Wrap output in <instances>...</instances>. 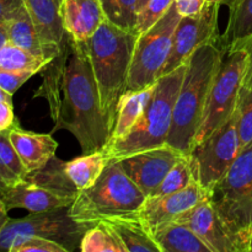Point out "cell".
Returning <instances> with one entry per match:
<instances>
[{"instance_id":"obj_3","label":"cell","mask_w":252,"mask_h":252,"mask_svg":"<svg viewBox=\"0 0 252 252\" xmlns=\"http://www.w3.org/2000/svg\"><path fill=\"white\" fill-rule=\"evenodd\" d=\"M139 34L105 20L85 42L101 107L115 127L117 105L127 88L135 43Z\"/></svg>"},{"instance_id":"obj_39","label":"cell","mask_w":252,"mask_h":252,"mask_svg":"<svg viewBox=\"0 0 252 252\" xmlns=\"http://www.w3.org/2000/svg\"><path fill=\"white\" fill-rule=\"evenodd\" d=\"M7 208L5 207V203L2 202L1 197H0V233L4 229V226L6 225L7 220H9V216H7Z\"/></svg>"},{"instance_id":"obj_18","label":"cell","mask_w":252,"mask_h":252,"mask_svg":"<svg viewBox=\"0 0 252 252\" xmlns=\"http://www.w3.org/2000/svg\"><path fill=\"white\" fill-rule=\"evenodd\" d=\"M10 140L29 174L46 166L56 157L58 148V143L51 134L27 132L19 125L10 129Z\"/></svg>"},{"instance_id":"obj_4","label":"cell","mask_w":252,"mask_h":252,"mask_svg":"<svg viewBox=\"0 0 252 252\" xmlns=\"http://www.w3.org/2000/svg\"><path fill=\"white\" fill-rule=\"evenodd\" d=\"M185 71L186 64L158 79L150 100L134 127L122 139L106 145L105 152L110 160H120L135 153L166 145Z\"/></svg>"},{"instance_id":"obj_21","label":"cell","mask_w":252,"mask_h":252,"mask_svg":"<svg viewBox=\"0 0 252 252\" xmlns=\"http://www.w3.org/2000/svg\"><path fill=\"white\" fill-rule=\"evenodd\" d=\"M154 86L155 84L149 88L143 89V90H130L123 93L120 101H118L116 123L108 144L122 139L134 127L137 121L142 116L148 101L150 100Z\"/></svg>"},{"instance_id":"obj_7","label":"cell","mask_w":252,"mask_h":252,"mask_svg":"<svg viewBox=\"0 0 252 252\" xmlns=\"http://www.w3.org/2000/svg\"><path fill=\"white\" fill-rule=\"evenodd\" d=\"M246 59V52L241 47L225 51L209 89L201 125L194 138V145L203 142L234 115L239 91L243 85Z\"/></svg>"},{"instance_id":"obj_9","label":"cell","mask_w":252,"mask_h":252,"mask_svg":"<svg viewBox=\"0 0 252 252\" xmlns=\"http://www.w3.org/2000/svg\"><path fill=\"white\" fill-rule=\"evenodd\" d=\"M240 150L235 112L203 142L192 148L189 155L194 180L208 194L214 185L230 169Z\"/></svg>"},{"instance_id":"obj_6","label":"cell","mask_w":252,"mask_h":252,"mask_svg":"<svg viewBox=\"0 0 252 252\" xmlns=\"http://www.w3.org/2000/svg\"><path fill=\"white\" fill-rule=\"evenodd\" d=\"M145 198L120 160H110L95 184L79 192L70 206V216L76 223L90 229L108 217L134 213Z\"/></svg>"},{"instance_id":"obj_30","label":"cell","mask_w":252,"mask_h":252,"mask_svg":"<svg viewBox=\"0 0 252 252\" xmlns=\"http://www.w3.org/2000/svg\"><path fill=\"white\" fill-rule=\"evenodd\" d=\"M101 4L106 17L112 24L128 31L137 32L138 0H101Z\"/></svg>"},{"instance_id":"obj_37","label":"cell","mask_w":252,"mask_h":252,"mask_svg":"<svg viewBox=\"0 0 252 252\" xmlns=\"http://www.w3.org/2000/svg\"><path fill=\"white\" fill-rule=\"evenodd\" d=\"M235 47H241V48L245 49L248 59H246L245 73H244L243 78V86L252 89V34L246 39H244L243 42L236 44ZM235 47H233V48H235Z\"/></svg>"},{"instance_id":"obj_42","label":"cell","mask_w":252,"mask_h":252,"mask_svg":"<svg viewBox=\"0 0 252 252\" xmlns=\"http://www.w3.org/2000/svg\"><path fill=\"white\" fill-rule=\"evenodd\" d=\"M149 1V0H138V4H137V12H139L140 10L143 9V7L147 5V2Z\"/></svg>"},{"instance_id":"obj_35","label":"cell","mask_w":252,"mask_h":252,"mask_svg":"<svg viewBox=\"0 0 252 252\" xmlns=\"http://www.w3.org/2000/svg\"><path fill=\"white\" fill-rule=\"evenodd\" d=\"M174 4L181 16H194L203 10L207 0H174Z\"/></svg>"},{"instance_id":"obj_27","label":"cell","mask_w":252,"mask_h":252,"mask_svg":"<svg viewBox=\"0 0 252 252\" xmlns=\"http://www.w3.org/2000/svg\"><path fill=\"white\" fill-rule=\"evenodd\" d=\"M79 250L83 252H127L117 234L105 221H100L86 230Z\"/></svg>"},{"instance_id":"obj_23","label":"cell","mask_w":252,"mask_h":252,"mask_svg":"<svg viewBox=\"0 0 252 252\" xmlns=\"http://www.w3.org/2000/svg\"><path fill=\"white\" fill-rule=\"evenodd\" d=\"M108 162L110 158L107 153L105 149H101L65 161L64 169L71 184L80 192L95 184Z\"/></svg>"},{"instance_id":"obj_26","label":"cell","mask_w":252,"mask_h":252,"mask_svg":"<svg viewBox=\"0 0 252 252\" xmlns=\"http://www.w3.org/2000/svg\"><path fill=\"white\" fill-rule=\"evenodd\" d=\"M27 175L29 172L10 140V129L0 132V179L10 187L26 179Z\"/></svg>"},{"instance_id":"obj_2","label":"cell","mask_w":252,"mask_h":252,"mask_svg":"<svg viewBox=\"0 0 252 252\" xmlns=\"http://www.w3.org/2000/svg\"><path fill=\"white\" fill-rule=\"evenodd\" d=\"M224 53L219 38L201 46L187 59L166 140L167 145L181 154L189 155L193 148L209 89Z\"/></svg>"},{"instance_id":"obj_25","label":"cell","mask_w":252,"mask_h":252,"mask_svg":"<svg viewBox=\"0 0 252 252\" xmlns=\"http://www.w3.org/2000/svg\"><path fill=\"white\" fill-rule=\"evenodd\" d=\"M64 165H65V161H62L54 157L44 167L37 171L30 172L26 176V180L46 187L62 196L76 198L79 191L69 180Z\"/></svg>"},{"instance_id":"obj_22","label":"cell","mask_w":252,"mask_h":252,"mask_svg":"<svg viewBox=\"0 0 252 252\" xmlns=\"http://www.w3.org/2000/svg\"><path fill=\"white\" fill-rule=\"evenodd\" d=\"M6 26L10 43L43 58H54L42 43L36 26L27 12L26 7H22L15 16L6 21Z\"/></svg>"},{"instance_id":"obj_16","label":"cell","mask_w":252,"mask_h":252,"mask_svg":"<svg viewBox=\"0 0 252 252\" xmlns=\"http://www.w3.org/2000/svg\"><path fill=\"white\" fill-rule=\"evenodd\" d=\"M61 19L65 33L76 42H86L107 17L101 0H63Z\"/></svg>"},{"instance_id":"obj_13","label":"cell","mask_w":252,"mask_h":252,"mask_svg":"<svg viewBox=\"0 0 252 252\" xmlns=\"http://www.w3.org/2000/svg\"><path fill=\"white\" fill-rule=\"evenodd\" d=\"M207 198L208 192L194 180L186 189L175 193L147 197L137 214L152 233L155 228L175 220L182 213Z\"/></svg>"},{"instance_id":"obj_19","label":"cell","mask_w":252,"mask_h":252,"mask_svg":"<svg viewBox=\"0 0 252 252\" xmlns=\"http://www.w3.org/2000/svg\"><path fill=\"white\" fill-rule=\"evenodd\" d=\"M101 221H105L117 234L127 252H160L159 246L137 212L108 217Z\"/></svg>"},{"instance_id":"obj_28","label":"cell","mask_w":252,"mask_h":252,"mask_svg":"<svg viewBox=\"0 0 252 252\" xmlns=\"http://www.w3.org/2000/svg\"><path fill=\"white\" fill-rule=\"evenodd\" d=\"M51 61L30 53L10 42L0 51V69L2 70H31L38 74Z\"/></svg>"},{"instance_id":"obj_20","label":"cell","mask_w":252,"mask_h":252,"mask_svg":"<svg viewBox=\"0 0 252 252\" xmlns=\"http://www.w3.org/2000/svg\"><path fill=\"white\" fill-rule=\"evenodd\" d=\"M150 234L160 252H212L189 226L179 221L162 224Z\"/></svg>"},{"instance_id":"obj_1","label":"cell","mask_w":252,"mask_h":252,"mask_svg":"<svg viewBox=\"0 0 252 252\" xmlns=\"http://www.w3.org/2000/svg\"><path fill=\"white\" fill-rule=\"evenodd\" d=\"M42 84L34 97L48 103L54 122L52 132L68 130L83 154L105 149L112 128L103 112L85 42L65 33L59 52L42 69Z\"/></svg>"},{"instance_id":"obj_44","label":"cell","mask_w":252,"mask_h":252,"mask_svg":"<svg viewBox=\"0 0 252 252\" xmlns=\"http://www.w3.org/2000/svg\"><path fill=\"white\" fill-rule=\"evenodd\" d=\"M207 2H217V4H226L228 0H207Z\"/></svg>"},{"instance_id":"obj_33","label":"cell","mask_w":252,"mask_h":252,"mask_svg":"<svg viewBox=\"0 0 252 252\" xmlns=\"http://www.w3.org/2000/svg\"><path fill=\"white\" fill-rule=\"evenodd\" d=\"M9 252H69L57 241L41 236H19L12 241Z\"/></svg>"},{"instance_id":"obj_32","label":"cell","mask_w":252,"mask_h":252,"mask_svg":"<svg viewBox=\"0 0 252 252\" xmlns=\"http://www.w3.org/2000/svg\"><path fill=\"white\" fill-rule=\"evenodd\" d=\"M174 0H149L144 7L137 14V32L143 33L157 24L169 11Z\"/></svg>"},{"instance_id":"obj_40","label":"cell","mask_w":252,"mask_h":252,"mask_svg":"<svg viewBox=\"0 0 252 252\" xmlns=\"http://www.w3.org/2000/svg\"><path fill=\"white\" fill-rule=\"evenodd\" d=\"M7 42H9V34H7L6 22H0V51Z\"/></svg>"},{"instance_id":"obj_24","label":"cell","mask_w":252,"mask_h":252,"mask_svg":"<svg viewBox=\"0 0 252 252\" xmlns=\"http://www.w3.org/2000/svg\"><path fill=\"white\" fill-rule=\"evenodd\" d=\"M229 21L221 46L225 51L233 48L252 34V0H228Z\"/></svg>"},{"instance_id":"obj_36","label":"cell","mask_w":252,"mask_h":252,"mask_svg":"<svg viewBox=\"0 0 252 252\" xmlns=\"http://www.w3.org/2000/svg\"><path fill=\"white\" fill-rule=\"evenodd\" d=\"M16 125H19V122L14 115L12 102L9 101L0 102V132L11 129Z\"/></svg>"},{"instance_id":"obj_8","label":"cell","mask_w":252,"mask_h":252,"mask_svg":"<svg viewBox=\"0 0 252 252\" xmlns=\"http://www.w3.org/2000/svg\"><path fill=\"white\" fill-rule=\"evenodd\" d=\"M180 19L176 5L172 4L161 20L138 36L126 91L149 88L161 76Z\"/></svg>"},{"instance_id":"obj_5","label":"cell","mask_w":252,"mask_h":252,"mask_svg":"<svg viewBox=\"0 0 252 252\" xmlns=\"http://www.w3.org/2000/svg\"><path fill=\"white\" fill-rule=\"evenodd\" d=\"M208 199L228 228L238 252H252V144L243 148Z\"/></svg>"},{"instance_id":"obj_43","label":"cell","mask_w":252,"mask_h":252,"mask_svg":"<svg viewBox=\"0 0 252 252\" xmlns=\"http://www.w3.org/2000/svg\"><path fill=\"white\" fill-rule=\"evenodd\" d=\"M7 189V186L4 184V181H2V180L0 179V196H1V194L4 193V191H5V189Z\"/></svg>"},{"instance_id":"obj_29","label":"cell","mask_w":252,"mask_h":252,"mask_svg":"<svg viewBox=\"0 0 252 252\" xmlns=\"http://www.w3.org/2000/svg\"><path fill=\"white\" fill-rule=\"evenodd\" d=\"M192 181H194V176L189 155H181L167 172L153 196H165V194L175 193V192L186 189L189 185L192 184Z\"/></svg>"},{"instance_id":"obj_10","label":"cell","mask_w":252,"mask_h":252,"mask_svg":"<svg viewBox=\"0 0 252 252\" xmlns=\"http://www.w3.org/2000/svg\"><path fill=\"white\" fill-rule=\"evenodd\" d=\"M86 230L88 228L71 218L70 207L30 213L24 218L7 220L0 233V251H9L12 241L19 236L33 235L57 241L70 252L80 248Z\"/></svg>"},{"instance_id":"obj_38","label":"cell","mask_w":252,"mask_h":252,"mask_svg":"<svg viewBox=\"0 0 252 252\" xmlns=\"http://www.w3.org/2000/svg\"><path fill=\"white\" fill-rule=\"evenodd\" d=\"M22 0H0V22H6L24 7Z\"/></svg>"},{"instance_id":"obj_31","label":"cell","mask_w":252,"mask_h":252,"mask_svg":"<svg viewBox=\"0 0 252 252\" xmlns=\"http://www.w3.org/2000/svg\"><path fill=\"white\" fill-rule=\"evenodd\" d=\"M241 149L252 144V89L241 85L235 108Z\"/></svg>"},{"instance_id":"obj_11","label":"cell","mask_w":252,"mask_h":252,"mask_svg":"<svg viewBox=\"0 0 252 252\" xmlns=\"http://www.w3.org/2000/svg\"><path fill=\"white\" fill-rule=\"evenodd\" d=\"M219 6L220 4L217 2H207L199 14L181 16L175 29L171 51L162 68L161 76L186 64L191 54L201 46L220 38L217 26Z\"/></svg>"},{"instance_id":"obj_15","label":"cell","mask_w":252,"mask_h":252,"mask_svg":"<svg viewBox=\"0 0 252 252\" xmlns=\"http://www.w3.org/2000/svg\"><path fill=\"white\" fill-rule=\"evenodd\" d=\"M0 197L7 211L24 208L30 213H39L63 207H70L75 201V198L62 196L26 179L17 182L14 186L7 187Z\"/></svg>"},{"instance_id":"obj_41","label":"cell","mask_w":252,"mask_h":252,"mask_svg":"<svg viewBox=\"0 0 252 252\" xmlns=\"http://www.w3.org/2000/svg\"><path fill=\"white\" fill-rule=\"evenodd\" d=\"M4 101L12 102V95H10V94L6 93L4 89L0 88V102H4Z\"/></svg>"},{"instance_id":"obj_12","label":"cell","mask_w":252,"mask_h":252,"mask_svg":"<svg viewBox=\"0 0 252 252\" xmlns=\"http://www.w3.org/2000/svg\"><path fill=\"white\" fill-rule=\"evenodd\" d=\"M181 155L184 154L166 144L128 155L120 162L145 197H152Z\"/></svg>"},{"instance_id":"obj_14","label":"cell","mask_w":252,"mask_h":252,"mask_svg":"<svg viewBox=\"0 0 252 252\" xmlns=\"http://www.w3.org/2000/svg\"><path fill=\"white\" fill-rule=\"evenodd\" d=\"M175 221L189 226L212 252H238L228 228L208 198L182 213Z\"/></svg>"},{"instance_id":"obj_34","label":"cell","mask_w":252,"mask_h":252,"mask_svg":"<svg viewBox=\"0 0 252 252\" xmlns=\"http://www.w3.org/2000/svg\"><path fill=\"white\" fill-rule=\"evenodd\" d=\"M37 73L31 70H2L0 69V88L14 95L29 79Z\"/></svg>"},{"instance_id":"obj_17","label":"cell","mask_w":252,"mask_h":252,"mask_svg":"<svg viewBox=\"0 0 252 252\" xmlns=\"http://www.w3.org/2000/svg\"><path fill=\"white\" fill-rule=\"evenodd\" d=\"M31 16L42 43L49 54L56 57L65 36L61 19L63 0H22Z\"/></svg>"}]
</instances>
